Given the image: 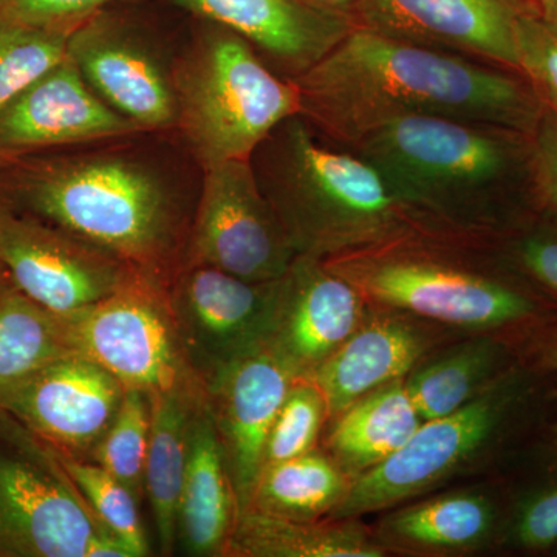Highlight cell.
Instances as JSON below:
<instances>
[{
    "mask_svg": "<svg viewBox=\"0 0 557 557\" xmlns=\"http://www.w3.org/2000/svg\"><path fill=\"white\" fill-rule=\"evenodd\" d=\"M101 531L57 453L0 410V557H86Z\"/></svg>",
    "mask_w": 557,
    "mask_h": 557,
    "instance_id": "30bf717a",
    "label": "cell"
},
{
    "mask_svg": "<svg viewBox=\"0 0 557 557\" xmlns=\"http://www.w3.org/2000/svg\"><path fill=\"white\" fill-rule=\"evenodd\" d=\"M432 228L500 242L541 214L530 132L412 116L355 146Z\"/></svg>",
    "mask_w": 557,
    "mask_h": 557,
    "instance_id": "3957f363",
    "label": "cell"
},
{
    "mask_svg": "<svg viewBox=\"0 0 557 557\" xmlns=\"http://www.w3.org/2000/svg\"><path fill=\"white\" fill-rule=\"evenodd\" d=\"M57 456L98 523L121 539L135 557L148 556L149 545L139 519L138 498L100 465L65 454L57 453Z\"/></svg>",
    "mask_w": 557,
    "mask_h": 557,
    "instance_id": "4dcf8cb0",
    "label": "cell"
},
{
    "mask_svg": "<svg viewBox=\"0 0 557 557\" xmlns=\"http://www.w3.org/2000/svg\"><path fill=\"white\" fill-rule=\"evenodd\" d=\"M497 519L496 505L486 494L454 491L391 512L380 522L379 542L412 555H463L493 541Z\"/></svg>",
    "mask_w": 557,
    "mask_h": 557,
    "instance_id": "7402d4cb",
    "label": "cell"
},
{
    "mask_svg": "<svg viewBox=\"0 0 557 557\" xmlns=\"http://www.w3.org/2000/svg\"><path fill=\"white\" fill-rule=\"evenodd\" d=\"M249 161L298 256L336 259L446 234L408 207L370 161L319 137L299 113L274 127Z\"/></svg>",
    "mask_w": 557,
    "mask_h": 557,
    "instance_id": "277c9868",
    "label": "cell"
},
{
    "mask_svg": "<svg viewBox=\"0 0 557 557\" xmlns=\"http://www.w3.org/2000/svg\"><path fill=\"white\" fill-rule=\"evenodd\" d=\"M2 282H3V276H2V273H0V285H2Z\"/></svg>",
    "mask_w": 557,
    "mask_h": 557,
    "instance_id": "b9f144b4",
    "label": "cell"
},
{
    "mask_svg": "<svg viewBox=\"0 0 557 557\" xmlns=\"http://www.w3.org/2000/svg\"><path fill=\"white\" fill-rule=\"evenodd\" d=\"M166 293L180 343L205 388L269 339L276 281L248 282L214 267L185 263Z\"/></svg>",
    "mask_w": 557,
    "mask_h": 557,
    "instance_id": "4fadbf2b",
    "label": "cell"
},
{
    "mask_svg": "<svg viewBox=\"0 0 557 557\" xmlns=\"http://www.w3.org/2000/svg\"><path fill=\"white\" fill-rule=\"evenodd\" d=\"M533 0H361L357 27L519 73L518 28Z\"/></svg>",
    "mask_w": 557,
    "mask_h": 557,
    "instance_id": "9a60e30c",
    "label": "cell"
},
{
    "mask_svg": "<svg viewBox=\"0 0 557 557\" xmlns=\"http://www.w3.org/2000/svg\"><path fill=\"white\" fill-rule=\"evenodd\" d=\"M296 256L251 161L203 168L183 265L201 263L248 282H273L284 276Z\"/></svg>",
    "mask_w": 557,
    "mask_h": 557,
    "instance_id": "8fae6325",
    "label": "cell"
},
{
    "mask_svg": "<svg viewBox=\"0 0 557 557\" xmlns=\"http://www.w3.org/2000/svg\"><path fill=\"white\" fill-rule=\"evenodd\" d=\"M113 2L120 0H0V16L73 32L81 22Z\"/></svg>",
    "mask_w": 557,
    "mask_h": 557,
    "instance_id": "d590c367",
    "label": "cell"
},
{
    "mask_svg": "<svg viewBox=\"0 0 557 557\" xmlns=\"http://www.w3.org/2000/svg\"><path fill=\"white\" fill-rule=\"evenodd\" d=\"M369 300L322 259L296 256L276 281L265 347L296 379H310L359 327Z\"/></svg>",
    "mask_w": 557,
    "mask_h": 557,
    "instance_id": "2e32d148",
    "label": "cell"
},
{
    "mask_svg": "<svg viewBox=\"0 0 557 557\" xmlns=\"http://www.w3.org/2000/svg\"><path fill=\"white\" fill-rule=\"evenodd\" d=\"M327 417V405L317 384L310 379L296 380L271 428L263 468L311 453Z\"/></svg>",
    "mask_w": 557,
    "mask_h": 557,
    "instance_id": "1f68e13d",
    "label": "cell"
},
{
    "mask_svg": "<svg viewBox=\"0 0 557 557\" xmlns=\"http://www.w3.org/2000/svg\"><path fill=\"white\" fill-rule=\"evenodd\" d=\"M533 2H534V0H533Z\"/></svg>",
    "mask_w": 557,
    "mask_h": 557,
    "instance_id": "7bdbcfd3",
    "label": "cell"
},
{
    "mask_svg": "<svg viewBox=\"0 0 557 557\" xmlns=\"http://www.w3.org/2000/svg\"><path fill=\"white\" fill-rule=\"evenodd\" d=\"M145 132L95 94L62 61L0 110V160Z\"/></svg>",
    "mask_w": 557,
    "mask_h": 557,
    "instance_id": "e0dca14e",
    "label": "cell"
},
{
    "mask_svg": "<svg viewBox=\"0 0 557 557\" xmlns=\"http://www.w3.org/2000/svg\"><path fill=\"white\" fill-rule=\"evenodd\" d=\"M405 380L375 388L335 417L330 457L351 480L398 453L423 424Z\"/></svg>",
    "mask_w": 557,
    "mask_h": 557,
    "instance_id": "603a6c76",
    "label": "cell"
},
{
    "mask_svg": "<svg viewBox=\"0 0 557 557\" xmlns=\"http://www.w3.org/2000/svg\"><path fill=\"white\" fill-rule=\"evenodd\" d=\"M534 185L542 212L557 218V116L544 110L533 134Z\"/></svg>",
    "mask_w": 557,
    "mask_h": 557,
    "instance_id": "8d00e7d4",
    "label": "cell"
},
{
    "mask_svg": "<svg viewBox=\"0 0 557 557\" xmlns=\"http://www.w3.org/2000/svg\"><path fill=\"white\" fill-rule=\"evenodd\" d=\"M306 2L322 13L354 22L357 27V14L361 0H306Z\"/></svg>",
    "mask_w": 557,
    "mask_h": 557,
    "instance_id": "f35d334b",
    "label": "cell"
},
{
    "mask_svg": "<svg viewBox=\"0 0 557 557\" xmlns=\"http://www.w3.org/2000/svg\"><path fill=\"white\" fill-rule=\"evenodd\" d=\"M152 423L145 469V494L156 520L161 555L171 556L177 544L180 494L189 453L194 410L207 401L203 395H149Z\"/></svg>",
    "mask_w": 557,
    "mask_h": 557,
    "instance_id": "d4e9b609",
    "label": "cell"
},
{
    "mask_svg": "<svg viewBox=\"0 0 557 557\" xmlns=\"http://www.w3.org/2000/svg\"><path fill=\"white\" fill-rule=\"evenodd\" d=\"M518 57L520 75L542 108L557 116V28L536 13L523 16L518 28Z\"/></svg>",
    "mask_w": 557,
    "mask_h": 557,
    "instance_id": "836d02e7",
    "label": "cell"
},
{
    "mask_svg": "<svg viewBox=\"0 0 557 557\" xmlns=\"http://www.w3.org/2000/svg\"><path fill=\"white\" fill-rule=\"evenodd\" d=\"M525 394L523 376L505 370L463 408L423 421L398 453L351 480L329 519H357L397 507L469 471L508 434Z\"/></svg>",
    "mask_w": 557,
    "mask_h": 557,
    "instance_id": "ba28073f",
    "label": "cell"
},
{
    "mask_svg": "<svg viewBox=\"0 0 557 557\" xmlns=\"http://www.w3.org/2000/svg\"><path fill=\"white\" fill-rule=\"evenodd\" d=\"M437 343V336L413 318L381 307L368 310L359 327L310 380L324 395L329 417L392 381L403 380Z\"/></svg>",
    "mask_w": 557,
    "mask_h": 557,
    "instance_id": "ffe728a7",
    "label": "cell"
},
{
    "mask_svg": "<svg viewBox=\"0 0 557 557\" xmlns=\"http://www.w3.org/2000/svg\"><path fill=\"white\" fill-rule=\"evenodd\" d=\"M324 262L369 304L421 321L483 332L536 311L498 242L418 234Z\"/></svg>",
    "mask_w": 557,
    "mask_h": 557,
    "instance_id": "5b68a950",
    "label": "cell"
},
{
    "mask_svg": "<svg viewBox=\"0 0 557 557\" xmlns=\"http://www.w3.org/2000/svg\"><path fill=\"white\" fill-rule=\"evenodd\" d=\"M0 273L58 318L115 295L138 271L104 249L0 203Z\"/></svg>",
    "mask_w": 557,
    "mask_h": 557,
    "instance_id": "7c38bea8",
    "label": "cell"
},
{
    "mask_svg": "<svg viewBox=\"0 0 557 557\" xmlns=\"http://www.w3.org/2000/svg\"><path fill=\"white\" fill-rule=\"evenodd\" d=\"M240 509L208 399L194 410L180 494L177 542L189 556H223Z\"/></svg>",
    "mask_w": 557,
    "mask_h": 557,
    "instance_id": "44dd1931",
    "label": "cell"
},
{
    "mask_svg": "<svg viewBox=\"0 0 557 557\" xmlns=\"http://www.w3.org/2000/svg\"><path fill=\"white\" fill-rule=\"evenodd\" d=\"M150 423L149 395L137 388H126L119 412L91 453L95 463L120 480L138 502L145 494Z\"/></svg>",
    "mask_w": 557,
    "mask_h": 557,
    "instance_id": "f546056e",
    "label": "cell"
},
{
    "mask_svg": "<svg viewBox=\"0 0 557 557\" xmlns=\"http://www.w3.org/2000/svg\"><path fill=\"white\" fill-rule=\"evenodd\" d=\"M189 17L215 22L247 39L289 81L321 61L354 30V22L322 13L306 0H157Z\"/></svg>",
    "mask_w": 557,
    "mask_h": 557,
    "instance_id": "d6986e66",
    "label": "cell"
},
{
    "mask_svg": "<svg viewBox=\"0 0 557 557\" xmlns=\"http://www.w3.org/2000/svg\"><path fill=\"white\" fill-rule=\"evenodd\" d=\"M511 539L527 549H547L557 544V479L520 502Z\"/></svg>",
    "mask_w": 557,
    "mask_h": 557,
    "instance_id": "e575fe53",
    "label": "cell"
},
{
    "mask_svg": "<svg viewBox=\"0 0 557 557\" xmlns=\"http://www.w3.org/2000/svg\"><path fill=\"white\" fill-rule=\"evenodd\" d=\"M124 392L108 370L72 351L2 388L0 410L57 453L83 458L108 432Z\"/></svg>",
    "mask_w": 557,
    "mask_h": 557,
    "instance_id": "5bb4252c",
    "label": "cell"
},
{
    "mask_svg": "<svg viewBox=\"0 0 557 557\" xmlns=\"http://www.w3.org/2000/svg\"><path fill=\"white\" fill-rule=\"evenodd\" d=\"M70 35L0 16V110L67 60Z\"/></svg>",
    "mask_w": 557,
    "mask_h": 557,
    "instance_id": "f1b7e54d",
    "label": "cell"
},
{
    "mask_svg": "<svg viewBox=\"0 0 557 557\" xmlns=\"http://www.w3.org/2000/svg\"><path fill=\"white\" fill-rule=\"evenodd\" d=\"M86 557H135L121 539L109 531H101L87 548Z\"/></svg>",
    "mask_w": 557,
    "mask_h": 557,
    "instance_id": "74e56055",
    "label": "cell"
},
{
    "mask_svg": "<svg viewBox=\"0 0 557 557\" xmlns=\"http://www.w3.org/2000/svg\"><path fill=\"white\" fill-rule=\"evenodd\" d=\"M201 175L175 132H135L0 160V203L168 285L185 260Z\"/></svg>",
    "mask_w": 557,
    "mask_h": 557,
    "instance_id": "6da1fadb",
    "label": "cell"
},
{
    "mask_svg": "<svg viewBox=\"0 0 557 557\" xmlns=\"http://www.w3.org/2000/svg\"><path fill=\"white\" fill-rule=\"evenodd\" d=\"M547 357L549 366L557 372V343L553 344L552 348H549Z\"/></svg>",
    "mask_w": 557,
    "mask_h": 557,
    "instance_id": "60d3db41",
    "label": "cell"
},
{
    "mask_svg": "<svg viewBox=\"0 0 557 557\" xmlns=\"http://www.w3.org/2000/svg\"><path fill=\"white\" fill-rule=\"evenodd\" d=\"M387 549L355 519L295 520L247 509L225 555L234 557H383Z\"/></svg>",
    "mask_w": 557,
    "mask_h": 557,
    "instance_id": "cb8c5ba5",
    "label": "cell"
},
{
    "mask_svg": "<svg viewBox=\"0 0 557 557\" xmlns=\"http://www.w3.org/2000/svg\"><path fill=\"white\" fill-rule=\"evenodd\" d=\"M175 134L201 168L249 160L274 127L299 113L295 83L236 32L188 16L175 67Z\"/></svg>",
    "mask_w": 557,
    "mask_h": 557,
    "instance_id": "8992f818",
    "label": "cell"
},
{
    "mask_svg": "<svg viewBox=\"0 0 557 557\" xmlns=\"http://www.w3.org/2000/svg\"><path fill=\"white\" fill-rule=\"evenodd\" d=\"M520 276L557 296V218L541 212L525 226L498 242Z\"/></svg>",
    "mask_w": 557,
    "mask_h": 557,
    "instance_id": "d6a6232c",
    "label": "cell"
},
{
    "mask_svg": "<svg viewBox=\"0 0 557 557\" xmlns=\"http://www.w3.org/2000/svg\"><path fill=\"white\" fill-rule=\"evenodd\" d=\"M350 483L332 457L313 449L263 468L247 509L295 520L329 518Z\"/></svg>",
    "mask_w": 557,
    "mask_h": 557,
    "instance_id": "4316f807",
    "label": "cell"
},
{
    "mask_svg": "<svg viewBox=\"0 0 557 557\" xmlns=\"http://www.w3.org/2000/svg\"><path fill=\"white\" fill-rule=\"evenodd\" d=\"M293 83L299 115L319 137L346 149L412 116L483 121L533 134L544 113L515 70L361 27Z\"/></svg>",
    "mask_w": 557,
    "mask_h": 557,
    "instance_id": "7a4b0ae2",
    "label": "cell"
},
{
    "mask_svg": "<svg viewBox=\"0 0 557 557\" xmlns=\"http://www.w3.org/2000/svg\"><path fill=\"white\" fill-rule=\"evenodd\" d=\"M188 16L157 0H120L81 22L67 57L106 104L145 132L177 129L175 67Z\"/></svg>",
    "mask_w": 557,
    "mask_h": 557,
    "instance_id": "52a82bcc",
    "label": "cell"
},
{
    "mask_svg": "<svg viewBox=\"0 0 557 557\" xmlns=\"http://www.w3.org/2000/svg\"><path fill=\"white\" fill-rule=\"evenodd\" d=\"M62 322L70 347L124 388L208 397L180 343L163 282L138 274L115 295Z\"/></svg>",
    "mask_w": 557,
    "mask_h": 557,
    "instance_id": "9c48e42d",
    "label": "cell"
},
{
    "mask_svg": "<svg viewBox=\"0 0 557 557\" xmlns=\"http://www.w3.org/2000/svg\"><path fill=\"white\" fill-rule=\"evenodd\" d=\"M296 380L263 346L237 359L208 384V405L228 460L240 515L249 507L271 428Z\"/></svg>",
    "mask_w": 557,
    "mask_h": 557,
    "instance_id": "ac0fdd59",
    "label": "cell"
},
{
    "mask_svg": "<svg viewBox=\"0 0 557 557\" xmlns=\"http://www.w3.org/2000/svg\"><path fill=\"white\" fill-rule=\"evenodd\" d=\"M72 351L75 350L70 347L62 319L22 295L3 277L0 285V391Z\"/></svg>",
    "mask_w": 557,
    "mask_h": 557,
    "instance_id": "83f0119b",
    "label": "cell"
},
{
    "mask_svg": "<svg viewBox=\"0 0 557 557\" xmlns=\"http://www.w3.org/2000/svg\"><path fill=\"white\" fill-rule=\"evenodd\" d=\"M507 351L497 339L478 336L446 348L420 362L406 379V387L423 421L463 408L485 391L502 370Z\"/></svg>",
    "mask_w": 557,
    "mask_h": 557,
    "instance_id": "484cf974",
    "label": "cell"
},
{
    "mask_svg": "<svg viewBox=\"0 0 557 557\" xmlns=\"http://www.w3.org/2000/svg\"><path fill=\"white\" fill-rule=\"evenodd\" d=\"M534 10L541 20L557 28V0H534Z\"/></svg>",
    "mask_w": 557,
    "mask_h": 557,
    "instance_id": "ab89813d",
    "label": "cell"
}]
</instances>
